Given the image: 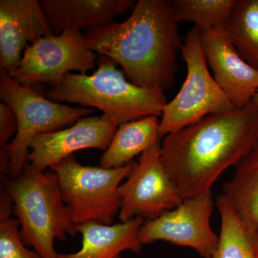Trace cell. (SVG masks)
<instances>
[{
  "mask_svg": "<svg viewBox=\"0 0 258 258\" xmlns=\"http://www.w3.org/2000/svg\"><path fill=\"white\" fill-rule=\"evenodd\" d=\"M216 204L221 229L212 258H258V230L244 223L223 194L217 198Z\"/></svg>",
  "mask_w": 258,
  "mask_h": 258,
  "instance_id": "cell-18",
  "label": "cell"
},
{
  "mask_svg": "<svg viewBox=\"0 0 258 258\" xmlns=\"http://www.w3.org/2000/svg\"><path fill=\"white\" fill-rule=\"evenodd\" d=\"M236 0H171V11L177 23L191 22L199 31L225 26Z\"/></svg>",
  "mask_w": 258,
  "mask_h": 258,
  "instance_id": "cell-20",
  "label": "cell"
},
{
  "mask_svg": "<svg viewBox=\"0 0 258 258\" xmlns=\"http://www.w3.org/2000/svg\"><path fill=\"white\" fill-rule=\"evenodd\" d=\"M134 165L113 169L84 166L71 155L51 168L75 225L88 222L112 225L119 214L120 185Z\"/></svg>",
  "mask_w": 258,
  "mask_h": 258,
  "instance_id": "cell-6",
  "label": "cell"
},
{
  "mask_svg": "<svg viewBox=\"0 0 258 258\" xmlns=\"http://www.w3.org/2000/svg\"><path fill=\"white\" fill-rule=\"evenodd\" d=\"M0 98L12 107L18 121L14 139L0 149L1 176L15 178L28 163L30 145L36 136L55 132L87 116L94 110L70 107L50 101L30 86L20 84L0 69Z\"/></svg>",
  "mask_w": 258,
  "mask_h": 258,
  "instance_id": "cell-5",
  "label": "cell"
},
{
  "mask_svg": "<svg viewBox=\"0 0 258 258\" xmlns=\"http://www.w3.org/2000/svg\"><path fill=\"white\" fill-rule=\"evenodd\" d=\"M200 32L204 54L217 84L236 108L249 104L258 90L257 70L241 57L224 25Z\"/></svg>",
  "mask_w": 258,
  "mask_h": 258,
  "instance_id": "cell-12",
  "label": "cell"
},
{
  "mask_svg": "<svg viewBox=\"0 0 258 258\" xmlns=\"http://www.w3.org/2000/svg\"><path fill=\"white\" fill-rule=\"evenodd\" d=\"M118 126L101 116H88L77 120L69 128L39 134L30 144L28 162L45 171L78 151H106Z\"/></svg>",
  "mask_w": 258,
  "mask_h": 258,
  "instance_id": "cell-11",
  "label": "cell"
},
{
  "mask_svg": "<svg viewBox=\"0 0 258 258\" xmlns=\"http://www.w3.org/2000/svg\"><path fill=\"white\" fill-rule=\"evenodd\" d=\"M0 258H41L27 248L20 235V224L11 217L0 220Z\"/></svg>",
  "mask_w": 258,
  "mask_h": 258,
  "instance_id": "cell-21",
  "label": "cell"
},
{
  "mask_svg": "<svg viewBox=\"0 0 258 258\" xmlns=\"http://www.w3.org/2000/svg\"><path fill=\"white\" fill-rule=\"evenodd\" d=\"M92 75L69 73L47 93L50 101L98 108L102 118L119 125L154 115L161 116L167 103L164 92L136 86L125 79L116 63L101 55Z\"/></svg>",
  "mask_w": 258,
  "mask_h": 258,
  "instance_id": "cell-3",
  "label": "cell"
},
{
  "mask_svg": "<svg viewBox=\"0 0 258 258\" xmlns=\"http://www.w3.org/2000/svg\"><path fill=\"white\" fill-rule=\"evenodd\" d=\"M181 50L187 74L179 93L163 108L161 139L207 115L237 109L210 75L198 28L194 27L188 32Z\"/></svg>",
  "mask_w": 258,
  "mask_h": 258,
  "instance_id": "cell-7",
  "label": "cell"
},
{
  "mask_svg": "<svg viewBox=\"0 0 258 258\" xmlns=\"http://www.w3.org/2000/svg\"><path fill=\"white\" fill-rule=\"evenodd\" d=\"M212 210V191L184 200L176 208L144 222L139 240L142 245L166 241L191 247L204 258H212L219 243V236L210 225Z\"/></svg>",
  "mask_w": 258,
  "mask_h": 258,
  "instance_id": "cell-10",
  "label": "cell"
},
{
  "mask_svg": "<svg viewBox=\"0 0 258 258\" xmlns=\"http://www.w3.org/2000/svg\"><path fill=\"white\" fill-rule=\"evenodd\" d=\"M159 117L151 115L118 125L111 144L100 159L107 169L128 165L136 156L160 142Z\"/></svg>",
  "mask_w": 258,
  "mask_h": 258,
  "instance_id": "cell-16",
  "label": "cell"
},
{
  "mask_svg": "<svg viewBox=\"0 0 258 258\" xmlns=\"http://www.w3.org/2000/svg\"><path fill=\"white\" fill-rule=\"evenodd\" d=\"M96 59L82 32L64 30L59 35L40 37L28 45L18 67L9 75L25 86L47 83L52 87L71 71L86 74L96 67Z\"/></svg>",
  "mask_w": 258,
  "mask_h": 258,
  "instance_id": "cell-8",
  "label": "cell"
},
{
  "mask_svg": "<svg viewBox=\"0 0 258 258\" xmlns=\"http://www.w3.org/2000/svg\"><path fill=\"white\" fill-rule=\"evenodd\" d=\"M169 1L139 0L123 23L87 30L88 47L119 64L131 83L164 92L173 86L181 49Z\"/></svg>",
  "mask_w": 258,
  "mask_h": 258,
  "instance_id": "cell-2",
  "label": "cell"
},
{
  "mask_svg": "<svg viewBox=\"0 0 258 258\" xmlns=\"http://www.w3.org/2000/svg\"><path fill=\"white\" fill-rule=\"evenodd\" d=\"M18 130V121L16 114L8 103L0 104V149H4L9 139L16 134Z\"/></svg>",
  "mask_w": 258,
  "mask_h": 258,
  "instance_id": "cell-22",
  "label": "cell"
},
{
  "mask_svg": "<svg viewBox=\"0 0 258 258\" xmlns=\"http://www.w3.org/2000/svg\"><path fill=\"white\" fill-rule=\"evenodd\" d=\"M223 184L225 195L245 225L258 230V139Z\"/></svg>",
  "mask_w": 258,
  "mask_h": 258,
  "instance_id": "cell-17",
  "label": "cell"
},
{
  "mask_svg": "<svg viewBox=\"0 0 258 258\" xmlns=\"http://www.w3.org/2000/svg\"><path fill=\"white\" fill-rule=\"evenodd\" d=\"M120 222L136 217L154 220L182 203L179 190L161 159V142L141 154L120 185Z\"/></svg>",
  "mask_w": 258,
  "mask_h": 258,
  "instance_id": "cell-9",
  "label": "cell"
},
{
  "mask_svg": "<svg viewBox=\"0 0 258 258\" xmlns=\"http://www.w3.org/2000/svg\"><path fill=\"white\" fill-rule=\"evenodd\" d=\"M3 187L13 200L24 244L41 258H57L56 239L64 241L78 233L70 209L62 200L52 171L39 170L28 162L15 178L3 177Z\"/></svg>",
  "mask_w": 258,
  "mask_h": 258,
  "instance_id": "cell-4",
  "label": "cell"
},
{
  "mask_svg": "<svg viewBox=\"0 0 258 258\" xmlns=\"http://www.w3.org/2000/svg\"><path fill=\"white\" fill-rule=\"evenodd\" d=\"M225 28L241 57L258 71V0H236Z\"/></svg>",
  "mask_w": 258,
  "mask_h": 258,
  "instance_id": "cell-19",
  "label": "cell"
},
{
  "mask_svg": "<svg viewBox=\"0 0 258 258\" xmlns=\"http://www.w3.org/2000/svg\"><path fill=\"white\" fill-rule=\"evenodd\" d=\"M257 139L258 107L251 102L165 136L161 159L186 200L212 191L222 173L237 166Z\"/></svg>",
  "mask_w": 258,
  "mask_h": 258,
  "instance_id": "cell-1",
  "label": "cell"
},
{
  "mask_svg": "<svg viewBox=\"0 0 258 258\" xmlns=\"http://www.w3.org/2000/svg\"><path fill=\"white\" fill-rule=\"evenodd\" d=\"M46 16L37 0L0 1V69L18 67L25 47L50 35Z\"/></svg>",
  "mask_w": 258,
  "mask_h": 258,
  "instance_id": "cell-13",
  "label": "cell"
},
{
  "mask_svg": "<svg viewBox=\"0 0 258 258\" xmlns=\"http://www.w3.org/2000/svg\"><path fill=\"white\" fill-rule=\"evenodd\" d=\"M252 103L256 106L258 107V90L255 94L254 95L253 98L252 99Z\"/></svg>",
  "mask_w": 258,
  "mask_h": 258,
  "instance_id": "cell-23",
  "label": "cell"
},
{
  "mask_svg": "<svg viewBox=\"0 0 258 258\" xmlns=\"http://www.w3.org/2000/svg\"><path fill=\"white\" fill-rule=\"evenodd\" d=\"M144 222L143 218L136 217L115 225L88 222L76 225L82 235V247L74 253L59 254L57 258H120L123 251L139 252L142 248L139 232Z\"/></svg>",
  "mask_w": 258,
  "mask_h": 258,
  "instance_id": "cell-15",
  "label": "cell"
},
{
  "mask_svg": "<svg viewBox=\"0 0 258 258\" xmlns=\"http://www.w3.org/2000/svg\"><path fill=\"white\" fill-rule=\"evenodd\" d=\"M52 33L87 30L113 23L135 5L134 0H42Z\"/></svg>",
  "mask_w": 258,
  "mask_h": 258,
  "instance_id": "cell-14",
  "label": "cell"
}]
</instances>
